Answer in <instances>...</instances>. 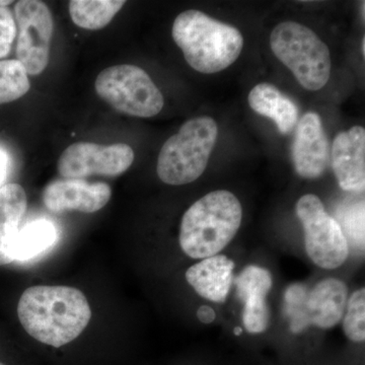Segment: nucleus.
<instances>
[{"instance_id":"1","label":"nucleus","mask_w":365,"mask_h":365,"mask_svg":"<svg viewBox=\"0 0 365 365\" xmlns=\"http://www.w3.org/2000/svg\"><path fill=\"white\" fill-rule=\"evenodd\" d=\"M18 316L31 337L58 348L83 332L91 311L86 295L78 288L38 285L21 294Z\"/></svg>"},{"instance_id":"2","label":"nucleus","mask_w":365,"mask_h":365,"mask_svg":"<svg viewBox=\"0 0 365 365\" xmlns=\"http://www.w3.org/2000/svg\"><path fill=\"white\" fill-rule=\"evenodd\" d=\"M172 35L187 63L201 73L225 71L237 61L244 47L237 28L195 9L177 16Z\"/></svg>"},{"instance_id":"3","label":"nucleus","mask_w":365,"mask_h":365,"mask_svg":"<svg viewBox=\"0 0 365 365\" xmlns=\"http://www.w3.org/2000/svg\"><path fill=\"white\" fill-rule=\"evenodd\" d=\"M239 199L227 190H217L197 200L182 215L180 246L187 256H215L234 240L241 227Z\"/></svg>"},{"instance_id":"4","label":"nucleus","mask_w":365,"mask_h":365,"mask_svg":"<svg viewBox=\"0 0 365 365\" xmlns=\"http://www.w3.org/2000/svg\"><path fill=\"white\" fill-rule=\"evenodd\" d=\"M217 134V124L211 117L194 118L182 124L160 150L158 178L172 186L196 181L207 167Z\"/></svg>"},{"instance_id":"5","label":"nucleus","mask_w":365,"mask_h":365,"mask_svg":"<svg viewBox=\"0 0 365 365\" xmlns=\"http://www.w3.org/2000/svg\"><path fill=\"white\" fill-rule=\"evenodd\" d=\"M270 47L302 88L316 91L328 83L330 51L311 29L295 21H282L271 33Z\"/></svg>"},{"instance_id":"6","label":"nucleus","mask_w":365,"mask_h":365,"mask_svg":"<svg viewBox=\"0 0 365 365\" xmlns=\"http://www.w3.org/2000/svg\"><path fill=\"white\" fill-rule=\"evenodd\" d=\"M98 97L113 109L139 118L157 116L165 100L150 76L140 67L121 64L108 67L95 83Z\"/></svg>"},{"instance_id":"7","label":"nucleus","mask_w":365,"mask_h":365,"mask_svg":"<svg viewBox=\"0 0 365 365\" xmlns=\"http://www.w3.org/2000/svg\"><path fill=\"white\" fill-rule=\"evenodd\" d=\"M347 297V285L336 278L319 281L311 290L302 284L290 285L285 292L290 330L300 333L311 325L333 328L343 318Z\"/></svg>"},{"instance_id":"8","label":"nucleus","mask_w":365,"mask_h":365,"mask_svg":"<svg viewBox=\"0 0 365 365\" xmlns=\"http://www.w3.org/2000/svg\"><path fill=\"white\" fill-rule=\"evenodd\" d=\"M297 217L304 230L307 256L316 265L333 270L347 260L349 246L339 223L327 213L321 199L307 194L297 201Z\"/></svg>"},{"instance_id":"9","label":"nucleus","mask_w":365,"mask_h":365,"mask_svg":"<svg viewBox=\"0 0 365 365\" xmlns=\"http://www.w3.org/2000/svg\"><path fill=\"white\" fill-rule=\"evenodd\" d=\"M19 29L16 60L26 73L39 76L49 63L53 19L49 7L39 0H21L14 6Z\"/></svg>"},{"instance_id":"10","label":"nucleus","mask_w":365,"mask_h":365,"mask_svg":"<svg viewBox=\"0 0 365 365\" xmlns=\"http://www.w3.org/2000/svg\"><path fill=\"white\" fill-rule=\"evenodd\" d=\"M134 162V151L128 144L102 145L93 143L71 144L58 160V173L64 179L91 176L118 177Z\"/></svg>"},{"instance_id":"11","label":"nucleus","mask_w":365,"mask_h":365,"mask_svg":"<svg viewBox=\"0 0 365 365\" xmlns=\"http://www.w3.org/2000/svg\"><path fill=\"white\" fill-rule=\"evenodd\" d=\"M292 155L299 177L317 179L323 176L331 162V145L317 113H307L297 122Z\"/></svg>"},{"instance_id":"12","label":"nucleus","mask_w":365,"mask_h":365,"mask_svg":"<svg viewBox=\"0 0 365 365\" xmlns=\"http://www.w3.org/2000/svg\"><path fill=\"white\" fill-rule=\"evenodd\" d=\"M111 187L103 182L83 179H59L50 182L43 191V203L52 213L78 211L93 213L109 203Z\"/></svg>"},{"instance_id":"13","label":"nucleus","mask_w":365,"mask_h":365,"mask_svg":"<svg viewBox=\"0 0 365 365\" xmlns=\"http://www.w3.org/2000/svg\"><path fill=\"white\" fill-rule=\"evenodd\" d=\"M237 294L244 302L242 323L251 334H261L270 324L266 297L272 288V275L260 266H248L235 279Z\"/></svg>"},{"instance_id":"14","label":"nucleus","mask_w":365,"mask_h":365,"mask_svg":"<svg viewBox=\"0 0 365 365\" xmlns=\"http://www.w3.org/2000/svg\"><path fill=\"white\" fill-rule=\"evenodd\" d=\"M334 174L344 191L362 192L365 188V129L354 126L340 132L331 148Z\"/></svg>"},{"instance_id":"15","label":"nucleus","mask_w":365,"mask_h":365,"mask_svg":"<svg viewBox=\"0 0 365 365\" xmlns=\"http://www.w3.org/2000/svg\"><path fill=\"white\" fill-rule=\"evenodd\" d=\"M234 261L225 255L203 259L187 270V282L203 299L225 302L234 282Z\"/></svg>"},{"instance_id":"16","label":"nucleus","mask_w":365,"mask_h":365,"mask_svg":"<svg viewBox=\"0 0 365 365\" xmlns=\"http://www.w3.org/2000/svg\"><path fill=\"white\" fill-rule=\"evenodd\" d=\"M250 107L275 122L283 135L292 133L299 122V109L294 101L270 83H259L249 93Z\"/></svg>"},{"instance_id":"17","label":"nucleus","mask_w":365,"mask_h":365,"mask_svg":"<svg viewBox=\"0 0 365 365\" xmlns=\"http://www.w3.org/2000/svg\"><path fill=\"white\" fill-rule=\"evenodd\" d=\"M28 208L25 189L19 184L0 187V266L11 264L9 250Z\"/></svg>"},{"instance_id":"18","label":"nucleus","mask_w":365,"mask_h":365,"mask_svg":"<svg viewBox=\"0 0 365 365\" xmlns=\"http://www.w3.org/2000/svg\"><path fill=\"white\" fill-rule=\"evenodd\" d=\"M56 237V230L47 220H37L21 227L9 250L11 263L34 258L50 248Z\"/></svg>"},{"instance_id":"19","label":"nucleus","mask_w":365,"mask_h":365,"mask_svg":"<svg viewBox=\"0 0 365 365\" xmlns=\"http://www.w3.org/2000/svg\"><path fill=\"white\" fill-rule=\"evenodd\" d=\"M124 4L123 0H71L69 14L79 28L97 31L109 25Z\"/></svg>"},{"instance_id":"20","label":"nucleus","mask_w":365,"mask_h":365,"mask_svg":"<svg viewBox=\"0 0 365 365\" xmlns=\"http://www.w3.org/2000/svg\"><path fill=\"white\" fill-rule=\"evenodd\" d=\"M30 88L28 73L20 61L0 60V105L19 100Z\"/></svg>"},{"instance_id":"21","label":"nucleus","mask_w":365,"mask_h":365,"mask_svg":"<svg viewBox=\"0 0 365 365\" xmlns=\"http://www.w3.org/2000/svg\"><path fill=\"white\" fill-rule=\"evenodd\" d=\"M336 222L339 223L346 241L353 246L364 248V201L341 207Z\"/></svg>"},{"instance_id":"22","label":"nucleus","mask_w":365,"mask_h":365,"mask_svg":"<svg viewBox=\"0 0 365 365\" xmlns=\"http://www.w3.org/2000/svg\"><path fill=\"white\" fill-rule=\"evenodd\" d=\"M343 330L348 339L361 343L365 340V289L353 292L346 304Z\"/></svg>"},{"instance_id":"23","label":"nucleus","mask_w":365,"mask_h":365,"mask_svg":"<svg viewBox=\"0 0 365 365\" xmlns=\"http://www.w3.org/2000/svg\"><path fill=\"white\" fill-rule=\"evenodd\" d=\"M16 24L7 7L0 6V60L11 52L16 37Z\"/></svg>"},{"instance_id":"24","label":"nucleus","mask_w":365,"mask_h":365,"mask_svg":"<svg viewBox=\"0 0 365 365\" xmlns=\"http://www.w3.org/2000/svg\"><path fill=\"white\" fill-rule=\"evenodd\" d=\"M197 317L202 323L210 324L215 319V312L210 307L202 306L199 307Z\"/></svg>"},{"instance_id":"25","label":"nucleus","mask_w":365,"mask_h":365,"mask_svg":"<svg viewBox=\"0 0 365 365\" xmlns=\"http://www.w3.org/2000/svg\"><path fill=\"white\" fill-rule=\"evenodd\" d=\"M7 170V158L6 153L0 151V184L6 179Z\"/></svg>"},{"instance_id":"26","label":"nucleus","mask_w":365,"mask_h":365,"mask_svg":"<svg viewBox=\"0 0 365 365\" xmlns=\"http://www.w3.org/2000/svg\"><path fill=\"white\" fill-rule=\"evenodd\" d=\"M235 335L239 336L242 333L241 327H235L234 330Z\"/></svg>"},{"instance_id":"27","label":"nucleus","mask_w":365,"mask_h":365,"mask_svg":"<svg viewBox=\"0 0 365 365\" xmlns=\"http://www.w3.org/2000/svg\"><path fill=\"white\" fill-rule=\"evenodd\" d=\"M11 4H13V1H9V0H6V1H2V0H0V6L6 7Z\"/></svg>"},{"instance_id":"28","label":"nucleus","mask_w":365,"mask_h":365,"mask_svg":"<svg viewBox=\"0 0 365 365\" xmlns=\"http://www.w3.org/2000/svg\"><path fill=\"white\" fill-rule=\"evenodd\" d=\"M362 53H364V56H365V38L362 39Z\"/></svg>"},{"instance_id":"29","label":"nucleus","mask_w":365,"mask_h":365,"mask_svg":"<svg viewBox=\"0 0 365 365\" xmlns=\"http://www.w3.org/2000/svg\"><path fill=\"white\" fill-rule=\"evenodd\" d=\"M0 365H4V364H1V362H0Z\"/></svg>"}]
</instances>
